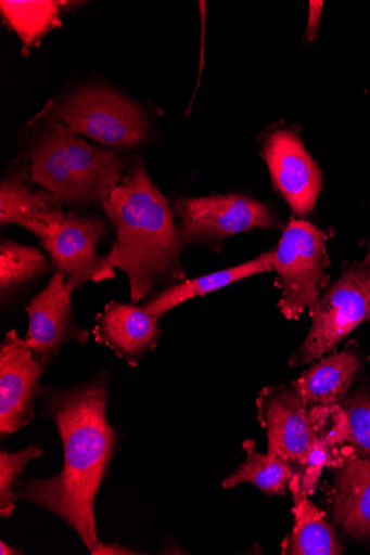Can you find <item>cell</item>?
I'll return each mask as SVG.
<instances>
[{
  "instance_id": "cell-1",
  "label": "cell",
  "mask_w": 370,
  "mask_h": 555,
  "mask_svg": "<svg viewBox=\"0 0 370 555\" xmlns=\"http://www.w3.org/2000/svg\"><path fill=\"white\" fill-rule=\"evenodd\" d=\"M110 376L102 371L66 387L43 386L41 415L55 424L64 448L60 474L20 480L18 500L63 519L91 553L100 543L94 515L99 488L115 457L117 433L107 415Z\"/></svg>"
},
{
  "instance_id": "cell-2",
  "label": "cell",
  "mask_w": 370,
  "mask_h": 555,
  "mask_svg": "<svg viewBox=\"0 0 370 555\" xmlns=\"http://www.w3.org/2000/svg\"><path fill=\"white\" fill-rule=\"evenodd\" d=\"M101 209L116 230L105 259L127 274L132 302L144 301L158 286L186 281L176 215L141 157Z\"/></svg>"
},
{
  "instance_id": "cell-3",
  "label": "cell",
  "mask_w": 370,
  "mask_h": 555,
  "mask_svg": "<svg viewBox=\"0 0 370 555\" xmlns=\"http://www.w3.org/2000/svg\"><path fill=\"white\" fill-rule=\"evenodd\" d=\"M27 130L30 179L64 205L101 208L130 168L123 151L88 142L46 108Z\"/></svg>"
},
{
  "instance_id": "cell-4",
  "label": "cell",
  "mask_w": 370,
  "mask_h": 555,
  "mask_svg": "<svg viewBox=\"0 0 370 555\" xmlns=\"http://www.w3.org/2000/svg\"><path fill=\"white\" fill-rule=\"evenodd\" d=\"M73 132L107 147L128 151L149 140L151 124L143 109L118 91L85 85L52 99L44 107Z\"/></svg>"
},
{
  "instance_id": "cell-5",
  "label": "cell",
  "mask_w": 370,
  "mask_h": 555,
  "mask_svg": "<svg viewBox=\"0 0 370 555\" xmlns=\"http://www.w3.org/2000/svg\"><path fill=\"white\" fill-rule=\"evenodd\" d=\"M329 233L306 220L292 219L273 249V271L281 289L279 309L286 320H298L307 310L312 318L329 287Z\"/></svg>"
},
{
  "instance_id": "cell-6",
  "label": "cell",
  "mask_w": 370,
  "mask_h": 555,
  "mask_svg": "<svg viewBox=\"0 0 370 555\" xmlns=\"http://www.w3.org/2000/svg\"><path fill=\"white\" fill-rule=\"evenodd\" d=\"M171 208L180 220L182 248L201 244L219 249L224 241L235 234L282 227L266 205L244 194L177 197L171 201Z\"/></svg>"
},
{
  "instance_id": "cell-7",
  "label": "cell",
  "mask_w": 370,
  "mask_h": 555,
  "mask_svg": "<svg viewBox=\"0 0 370 555\" xmlns=\"http://www.w3.org/2000/svg\"><path fill=\"white\" fill-rule=\"evenodd\" d=\"M299 348L290 358L291 367L324 358L358 326L370 323V289L365 262L347 266L321 296L320 309Z\"/></svg>"
},
{
  "instance_id": "cell-8",
  "label": "cell",
  "mask_w": 370,
  "mask_h": 555,
  "mask_svg": "<svg viewBox=\"0 0 370 555\" xmlns=\"http://www.w3.org/2000/svg\"><path fill=\"white\" fill-rule=\"evenodd\" d=\"M107 234V223L101 217L71 211L65 214L54 235L40 240L52 268L81 288L88 282L99 283L116 278L115 268L105 257L98 255V246Z\"/></svg>"
},
{
  "instance_id": "cell-9",
  "label": "cell",
  "mask_w": 370,
  "mask_h": 555,
  "mask_svg": "<svg viewBox=\"0 0 370 555\" xmlns=\"http://www.w3.org/2000/svg\"><path fill=\"white\" fill-rule=\"evenodd\" d=\"M77 288L74 281L55 271L25 309L29 318L25 341L47 366L59 358L65 345L88 341V331L78 326L73 311V295Z\"/></svg>"
},
{
  "instance_id": "cell-10",
  "label": "cell",
  "mask_w": 370,
  "mask_h": 555,
  "mask_svg": "<svg viewBox=\"0 0 370 555\" xmlns=\"http://www.w3.org/2000/svg\"><path fill=\"white\" fill-rule=\"evenodd\" d=\"M48 366L37 359L15 330L0 344V435L27 427L35 418V403Z\"/></svg>"
},
{
  "instance_id": "cell-11",
  "label": "cell",
  "mask_w": 370,
  "mask_h": 555,
  "mask_svg": "<svg viewBox=\"0 0 370 555\" xmlns=\"http://www.w3.org/2000/svg\"><path fill=\"white\" fill-rule=\"evenodd\" d=\"M257 421L268 436V452L305 468L312 438L310 410L294 389L264 387L256 399Z\"/></svg>"
},
{
  "instance_id": "cell-12",
  "label": "cell",
  "mask_w": 370,
  "mask_h": 555,
  "mask_svg": "<svg viewBox=\"0 0 370 555\" xmlns=\"http://www.w3.org/2000/svg\"><path fill=\"white\" fill-rule=\"evenodd\" d=\"M261 149L273 183L292 211L299 217L311 214L323 189V177L298 135L288 129L277 130Z\"/></svg>"
},
{
  "instance_id": "cell-13",
  "label": "cell",
  "mask_w": 370,
  "mask_h": 555,
  "mask_svg": "<svg viewBox=\"0 0 370 555\" xmlns=\"http://www.w3.org/2000/svg\"><path fill=\"white\" fill-rule=\"evenodd\" d=\"M29 160L22 156L0 182V224H16L40 238L54 235L65 217L63 202L47 190L33 191Z\"/></svg>"
},
{
  "instance_id": "cell-14",
  "label": "cell",
  "mask_w": 370,
  "mask_h": 555,
  "mask_svg": "<svg viewBox=\"0 0 370 555\" xmlns=\"http://www.w3.org/2000/svg\"><path fill=\"white\" fill-rule=\"evenodd\" d=\"M94 321L95 341L111 348L133 369L156 348L163 336L161 319L136 302L112 300Z\"/></svg>"
},
{
  "instance_id": "cell-15",
  "label": "cell",
  "mask_w": 370,
  "mask_h": 555,
  "mask_svg": "<svg viewBox=\"0 0 370 555\" xmlns=\"http://www.w3.org/2000/svg\"><path fill=\"white\" fill-rule=\"evenodd\" d=\"M312 438L301 486L311 495L326 468L337 469L350 456H356L350 444V430L343 406L309 408Z\"/></svg>"
},
{
  "instance_id": "cell-16",
  "label": "cell",
  "mask_w": 370,
  "mask_h": 555,
  "mask_svg": "<svg viewBox=\"0 0 370 555\" xmlns=\"http://www.w3.org/2000/svg\"><path fill=\"white\" fill-rule=\"evenodd\" d=\"M363 361L353 348L315 361L293 387L308 408L343 405Z\"/></svg>"
},
{
  "instance_id": "cell-17",
  "label": "cell",
  "mask_w": 370,
  "mask_h": 555,
  "mask_svg": "<svg viewBox=\"0 0 370 555\" xmlns=\"http://www.w3.org/2000/svg\"><path fill=\"white\" fill-rule=\"evenodd\" d=\"M335 470L334 522L357 540L370 539V459L350 456Z\"/></svg>"
},
{
  "instance_id": "cell-18",
  "label": "cell",
  "mask_w": 370,
  "mask_h": 555,
  "mask_svg": "<svg viewBox=\"0 0 370 555\" xmlns=\"http://www.w3.org/2000/svg\"><path fill=\"white\" fill-rule=\"evenodd\" d=\"M273 271V249L240 266L168 286L143 301L142 307L162 319L182 302L214 293L244 279Z\"/></svg>"
},
{
  "instance_id": "cell-19",
  "label": "cell",
  "mask_w": 370,
  "mask_h": 555,
  "mask_svg": "<svg viewBox=\"0 0 370 555\" xmlns=\"http://www.w3.org/2000/svg\"><path fill=\"white\" fill-rule=\"evenodd\" d=\"M302 474L295 473L289 483L294 507V527L283 554L340 555L344 547L324 514L315 506L301 486Z\"/></svg>"
},
{
  "instance_id": "cell-20",
  "label": "cell",
  "mask_w": 370,
  "mask_h": 555,
  "mask_svg": "<svg viewBox=\"0 0 370 555\" xmlns=\"http://www.w3.org/2000/svg\"><path fill=\"white\" fill-rule=\"evenodd\" d=\"M74 2H56V0H35V2H12L2 0L0 9L9 28L13 29L23 44V55L28 56L43 37L62 26L61 14L64 8L73 7Z\"/></svg>"
},
{
  "instance_id": "cell-21",
  "label": "cell",
  "mask_w": 370,
  "mask_h": 555,
  "mask_svg": "<svg viewBox=\"0 0 370 555\" xmlns=\"http://www.w3.org/2000/svg\"><path fill=\"white\" fill-rule=\"evenodd\" d=\"M255 447L251 439L243 442L246 459L224 480L222 487L231 489L242 483H251L267 494H285L295 474L293 464L269 452H258Z\"/></svg>"
},
{
  "instance_id": "cell-22",
  "label": "cell",
  "mask_w": 370,
  "mask_h": 555,
  "mask_svg": "<svg viewBox=\"0 0 370 555\" xmlns=\"http://www.w3.org/2000/svg\"><path fill=\"white\" fill-rule=\"evenodd\" d=\"M41 250L12 240L0 244V296L3 306L28 283L50 271Z\"/></svg>"
},
{
  "instance_id": "cell-23",
  "label": "cell",
  "mask_w": 370,
  "mask_h": 555,
  "mask_svg": "<svg viewBox=\"0 0 370 555\" xmlns=\"http://www.w3.org/2000/svg\"><path fill=\"white\" fill-rule=\"evenodd\" d=\"M342 406L348 421L349 444L355 455L370 459V380L366 379L349 391Z\"/></svg>"
},
{
  "instance_id": "cell-24",
  "label": "cell",
  "mask_w": 370,
  "mask_h": 555,
  "mask_svg": "<svg viewBox=\"0 0 370 555\" xmlns=\"http://www.w3.org/2000/svg\"><path fill=\"white\" fill-rule=\"evenodd\" d=\"M43 450L37 446L15 453L0 452V517L11 518L18 501L15 488L23 476L27 464L40 459Z\"/></svg>"
},
{
  "instance_id": "cell-25",
  "label": "cell",
  "mask_w": 370,
  "mask_h": 555,
  "mask_svg": "<svg viewBox=\"0 0 370 555\" xmlns=\"http://www.w3.org/2000/svg\"><path fill=\"white\" fill-rule=\"evenodd\" d=\"M323 11V2H309L308 24L305 34L306 41H312L319 31L320 21Z\"/></svg>"
},
{
  "instance_id": "cell-26",
  "label": "cell",
  "mask_w": 370,
  "mask_h": 555,
  "mask_svg": "<svg viewBox=\"0 0 370 555\" xmlns=\"http://www.w3.org/2000/svg\"><path fill=\"white\" fill-rule=\"evenodd\" d=\"M93 555H129V554H138L137 552H133L132 550H129L123 545L119 544H113V543H99L98 546L91 552Z\"/></svg>"
},
{
  "instance_id": "cell-27",
  "label": "cell",
  "mask_w": 370,
  "mask_h": 555,
  "mask_svg": "<svg viewBox=\"0 0 370 555\" xmlns=\"http://www.w3.org/2000/svg\"><path fill=\"white\" fill-rule=\"evenodd\" d=\"M23 551L7 544L4 541L0 542V554L2 555H17Z\"/></svg>"
},
{
  "instance_id": "cell-28",
  "label": "cell",
  "mask_w": 370,
  "mask_h": 555,
  "mask_svg": "<svg viewBox=\"0 0 370 555\" xmlns=\"http://www.w3.org/2000/svg\"><path fill=\"white\" fill-rule=\"evenodd\" d=\"M363 262H365L366 269H367V284L370 289V250H369V254L367 255Z\"/></svg>"
}]
</instances>
